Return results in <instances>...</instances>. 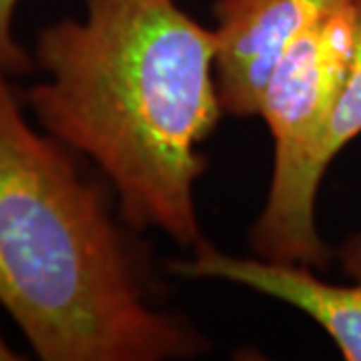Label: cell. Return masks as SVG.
Returning <instances> with one entry per match:
<instances>
[{
    "label": "cell",
    "mask_w": 361,
    "mask_h": 361,
    "mask_svg": "<svg viewBox=\"0 0 361 361\" xmlns=\"http://www.w3.org/2000/svg\"><path fill=\"white\" fill-rule=\"evenodd\" d=\"M351 0H219L215 78L223 111L259 115L273 71L291 44Z\"/></svg>",
    "instance_id": "cell-5"
},
{
    "label": "cell",
    "mask_w": 361,
    "mask_h": 361,
    "mask_svg": "<svg viewBox=\"0 0 361 361\" xmlns=\"http://www.w3.org/2000/svg\"><path fill=\"white\" fill-rule=\"evenodd\" d=\"M20 0H0V71L8 77L28 75L35 68L32 52L14 37V14Z\"/></svg>",
    "instance_id": "cell-7"
},
{
    "label": "cell",
    "mask_w": 361,
    "mask_h": 361,
    "mask_svg": "<svg viewBox=\"0 0 361 361\" xmlns=\"http://www.w3.org/2000/svg\"><path fill=\"white\" fill-rule=\"evenodd\" d=\"M215 32L177 0H87L37 37L44 78L26 90L39 125L89 157L135 229H159L183 247L203 239L195 185L199 145L219 125Z\"/></svg>",
    "instance_id": "cell-1"
},
{
    "label": "cell",
    "mask_w": 361,
    "mask_h": 361,
    "mask_svg": "<svg viewBox=\"0 0 361 361\" xmlns=\"http://www.w3.org/2000/svg\"><path fill=\"white\" fill-rule=\"evenodd\" d=\"M0 71V305L42 361L195 357L207 339L149 299L103 187L37 130Z\"/></svg>",
    "instance_id": "cell-2"
},
{
    "label": "cell",
    "mask_w": 361,
    "mask_h": 361,
    "mask_svg": "<svg viewBox=\"0 0 361 361\" xmlns=\"http://www.w3.org/2000/svg\"><path fill=\"white\" fill-rule=\"evenodd\" d=\"M351 8H353V39H351L348 73L339 90L323 145V161L327 169L349 142L361 135V0H351Z\"/></svg>",
    "instance_id": "cell-6"
},
{
    "label": "cell",
    "mask_w": 361,
    "mask_h": 361,
    "mask_svg": "<svg viewBox=\"0 0 361 361\" xmlns=\"http://www.w3.org/2000/svg\"><path fill=\"white\" fill-rule=\"evenodd\" d=\"M337 257L351 283H329L305 265L223 253L207 241L169 267L180 277L221 279L279 299L317 323L343 360L361 361V233L345 239Z\"/></svg>",
    "instance_id": "cell-4"
},
{
    "label": "cell",
    "mask_w": 361,
    "mask_h": 361,
    "mask_svg": "<svg viewBox=\"0 0 361 361\" xmlns=\"http://www.w3.org/2000/svg\"><path fill=\"white\" fill-rule=\"evenodd\" d=\"M18 360H25V357H23V355H18V353H16L8 343H6V339L2 337V334H0V361H18Z\"/></svg>",
    "instance_id": "cell-8"
},
{
    "label": "cell",
    "mask_w": 361,
    "mask_h": 361,
    "mask_svg": "<svg viewBox=\"0 0 361 361\" xmlns=\"http://www.w3.org/2000/svg\"><path fill=\"white\" fill-rule=\"evenodd\" d=\"M353 39L351 2L291 44L265 87L259 115L273 137L267 201L251 229L257 257L322 269L329 263L315 221L327 165L323 145L348 73Z\"/></svg>",
    "instance_id": "cell-3"
}]
</instances>
